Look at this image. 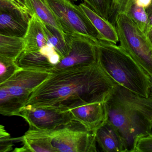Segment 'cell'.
I'll list each match as a JSON object with an SVG mask.
<instances>
[{"label":"cell","mask_w":152,"mask_h":152,"mask_svg":"<svg viewBox=\"0 0 152 152\" xmlns=\"http://www.w3.org/2000/svg\"><path fill=\"white\" fill-rule=\"evenodd\" d=\"M122 12L126 13L140 30L146 33L149 21L145 9L143 7L133 3L126 7Z\"/></svg>","instance_id":"20"},{"label":"cell","mask_w":152,"mask_h":152,"mask_svg":"<svg viewBox=\"0 0 152 152\" xmlns=\"http://www.w3.org/2000/svg\"><path fill=\"white\" fill-rule=\"evenodd\" d=\"M19 140L23 145L13 152H55L48 130L29 129Z\"/></svg>","instance_id":"11"},{"label":"cell","mask_w":152,"mask_h":152,"mask_svg":"<svg viewBox=\"0 0 152 152\" xmlns=\"http://www.w3.org/2000/svg\"><path fill=\"white\" fill-rule=\"evenodd\" d=\"M23 50L22 37L0 34V58L16 61Z\"/></svg>","instance_id":"17"},{"label":"cell","mask_w":152,"mask_h":152,"mask_svg":"<svg viewBox=\"0 0 152 152\" xmlns=\"http://www.w3.org/2000/svg\"><path fill=\"white\" fill-rule=\"evenodd\" d=\"M1 12H20L29 15L22 0H0Z\"/></svg>","instance_id":"23"},{"label":"cell","mask_w":152,"mask_h":152,"mask_svg":"<svg viewBox=\"0 0 152 152\" xmlns=\"http://www.w3.org/2000/svg\"><path fill=\"white\" fill-rule=\"evenodd\" d=\"M146 35L151 43L152 44V28L146 33Z\"/></svg>","instance_id":"29"},{"label":"cell","mask_w":152,"mask_h":152,"mask_svg":"<svg viewBox=\"0 0 152 152\" xmlns=\"http://www.w3.org/2000/svg\"><path fill=\"white\" fill-rule=\"evenodd\" d=\"M93 133L103 151L127 152L123 139L107 120Z\"/></svg>","instance_id":"12"},{"label":"cell","mask_w":152,"mask_h":152,"mask_svg":"<svg viewBox=\"0 0 152 152\" xmlns=\"http://www.w3.org/2000/svg\"><path fill=\"white\" fill-rule=\"evenodd\" d=\"M97 64L115 84L134 93L148 98L151 90L150 75L121 46L95 39Z\"/></svg>","instance_id":"3"},{"label":"cell","mask_w":152,"mask_h":152,"mask_svg":"<svg viewBox=\"0 0 152 152\" xmlns=\"http://www.w3.org/2000/svg\"></svg>","instance_id":"34"},{"label":"cell","mask_w":152,"mask_h":152,"mask_svg":"<svg viewBox=\"0 0 152 152\" xmlns=\"http://www.w3.org/2000/svg\"><path fill=\"white\" fill-rule=\"evenodd\" d=\"M105 102H96L68 109L74 120L94 132L107 120Z\"/></svg>","instance_id":"10"},{"label":"cell","mask_w":152,"mask_h":152,"mask_svg":"<svg viewBox=\"0 0 152 152\" xmlns=\"http://www.w3.org/2000/svg\"><path fill=\"white\" fill-rule=\"evenodd\" d=\"M129 0H116L114 5V18L115 19L117 14L121 12L122 8Z\"/></svg>","instance_id":"26"},{"label":"cell","mask_w":152,"mask_h":152,"mask_svg":"<svg viewBox=\"0 0 152 152\" xmlns=\"http://www.w3.org/2000/svg\"><path fill=\"white\" fill-rule=\"evenodd\" d=\"M117 85L97 62L63 70L52 73L39 85L26 105L68 110L91 103L105 102Z\"/></svg>","instance_id":"1"},{"label":"cell","mask_w":152,"mask_h":152,"mask_svg":"<svg viewBox=\"0 0 152 152\" xmlns=\"http://www.w3.org/2000/svg\"><path fill=\"white\" fill-rule=\"evenodd\" d=\"M24 50L22 52L39 51L48 44L43 22L36 14L30 16L26 31L22 37Z\"/></svg>","instance_id":"13"},{"label":"cell","mask_w":152,"mask_h":152,"mask_svg":"<svg viewBox=\"0 0 152 152\" xmlns=\"http://www.w3.org/2000/svg\"><path fill=\"white\" fill-rule=\"evenodd\" d=\"M132 152H152V134L137 138Z\"/></svg>","instance_id":"24"},{"label":"cell","mask_w":152,"mask_h":152,"mask_svg":"<svg viewBox=\"0 0 152 152\" xmlns=\"http://www.w3.org/2000/svg\"><path fill=\"white\" fill-rule=\"evenodd\" d=\"M145 11L147 13L148 21H149L148 28H147V31H146L147 32L152 28V1L151 4L145 9Z\"/></svg>","instance_id":"27"},{"label":"cell","mask_w":152,"mask_h":152,"mask_svg":"<svg viewBox=\"0 0 152 152\" xmlns=\"http://www.w3.org/2000/svg\"><path fill=\"white\" fill-rule=\"evenodd\" d=\"M115 1H116V0H113V8H114V4H115ZM113 10H114V9H113Z\"/></svg>","instance_id":"31"},{"label":"cell","mask_w":152,"mask_h":152,"mask_svg":"<svg viewBox=\"0 0 152 152\" xmlns=\"http://www.w3.org/2000/svg\"><path fill=\"white\" fill-rule=\"evenodd\" d=\"M19 142V137L11 138L10 136L0 138V152H10L13 150L14 143Z\"/></svg>","instance_id":"25"},{"label":"cell","mask_w":152,"mask_h":152,"mask_svg":"<svg viewBox=\"0 0 152 152\" xmlns=\"http://www.w3.org/2000/svg\"><path fill=\"white\" fill-rule=\"evenodd\" d=\"M43 25L48 43L53 46L61 59L67 55L70 50V47L65 39V33L53 26L43 22Z\"/></svg>","instance_id":"18"},{"label":"cell","mask_w":152,"mask_h":152,"mask_svg":"<svg viewBox=\"0 0 152 152\" xmlns=\"http://www.w3.org/2000/svg\"><path fill=\"white\" fill-rule=\"evenodd\" d=\"M1 12H1V11H0V13H1Z\"/></svg>","instance_id":"33"},{"label":"cell","mask_w":152,"mask_h":152,"mask_svg":"<svg viewBox=\"0 0 152 152\" xmlns=\"http://www.w3.org/2000/svg\"><path fill=\"white\" fill-rule=\"evenodd\" d=\"M48 130L55 152H97L94 133L78 122Z\"/></svg>","instance_id":"6"},{"label":"cell","mask_w":152,"mask_h":152,"mask_svg":"<svg viewBox=\"0 0 152 152\" xmlns=\"http://www.w3.org/2000/svg\"><path fill=\"white\" fill-rule=\"evenodd\" d=\"M20 69L15 61L0 58V85L8 81Z\"/></svg>","instance_id":"22"},{"label":"cell","mask_w":152,"mask_h":152,"mask_svg":"<svg viewBox=\"0 0 152 152\" xmlns=\"http://www.w3.org/2000/svg\"><path fill=\"white\" fill-rule=\"evenodd\" d=\"M25 106L18 98L12 95L3 87L0 86V114L5 116H19Z\"/></svg>","instance_id":"19"},{"label":"cell","mask_w":152,"mask_h":152,"mask_svg":"<svg viewBox=\"0 0 152 152\" xmlns=\"http://www.w3.org/2000/svg\"><path fill=\"white\" fill-rule=\"evenodd\" d=\"M65 37L70 47L69 52L54 66L51 70L52 73L96 63V51L93 40L83 36L66 33Z\"/></svg>","instance_id":"8"},{"label":"cell","mask_w":152,"mask_h":152,"mask_svg":"<svg viewBox=\"0 0 152 152\" xmlns=\"http://www.w3.org/2000/svg\"><path fill=\"white\" fill-rule=\"evenodd\" d=\"M114 26L120 46L152 76V44L146 34L123 12L117 14Z\"/></svg>","instance_id":"4"},{"label":"cell","mask_w":152,"mask_h":152,"mask_svg":"<svg viewBox=\"0 0 152 152\" xmlns=\"http://www.w3.org/2000/svg\"><path fill=\"white\" fill-rule=\"evenodd\" d=\"M71 1H79V0H71Z\"/></svg>","instance_id":"32"},{"label":"cell","mask_w":152,"mask_h":152,"mask_svg":"<svg viewBox=\"0 0 152 152\" xmlns=\"http://www.w3.org/2000/svg\"><path fill=\"white\" fill-rule=\"evenodd\" d=\"M79 6L97 30L99 35V40L117 44L119 39L115 26L98 15L85 3L80 4Z\"/></svg>","instance_id":"15"},{"label":"cell","mask_w":152,"mask_h":152,"mask_svg":"<svg viewBox=\"0 0 152 152\" xmlns=\"http://www.w3.org/2000/svg\"><path fill=\"white\" fill-rule=\"evenodd\" d=\"M150 79H151V90H150V95H149V97L151 99H152V76L150 75Z\"/></svg>","instance_id":"30"},{"label":"cell","mask_w":152,"mask_h":152,"mask_svg":"<svg viewBox=\"0 0 152 152\" xmlns=\"http://www.w3.org/2000/svg\"><path fill=\"white\" fill-rule=\"evenodd\" d=\"M52 74L49 71L21 68L0 86L6 88L25 105L31 93Z\"/></svg>","instance_id":"9"},{"label":"cell","mask_w":152,"mask_h":152,"mask_svg":"<svg viewBox=\"0 0 152 152\" xmlns=\"http://www.w3.org/2000/svg\"><path fill=\"white\" fill-rule=\"evenodd\" d=\"M83 1L88 6L102 18L110 21V20H112V22L114 25V10L113 0Z\"/></svg>","instance_id":"21"},{"label":"cell","mask_w":152,"mask_h":152,"mask_svg":"<svg viewBox=\"0 0 152 152\" xmlns=\"http://www.w3.org/2000/svg\"><path fill=\"white\" fill-rule=\"evenodd\" d=\"M107 121L132 152L137 138L152 134V99L117 85L105 102Z\"/></svg>","instance_id":"2"},{"label":"cell","mask_w":152,"mask_h":152,"mask_svg":"<svg viewBox=\"0 0 152 152\" xmlns=\"http://www.w3.org/2000/svg\"><path fill=\"white\" fill-rule=\"evenodd\" d=\"M15 62L21 68L49 72H50L54 67L48 57L40 51L22 52Z\"/></svg>","instance_id":"16"},{"label":"cell","mask_w":152,"mask_h":152,"mask_svg":"<svg viewBox=\"0 0 152 152\" xmlns=\"http://www.w3.org/2000/svg\"><path fill=\"white\" fill-rule=\"evenodd\" d=\"M63 32L99 40V35L79 5L69 0H45Z\"/></svg>","instance_id":"5"},{"label":"cell","mask_w":152,"mask_h":152,"mask_svg":"<svg viewBox=\"0 0 152 152\" xmlns=\"http://www.w3.org/2000/svg\"><path fill=\"white\" fill-rule=\"evenodd\" d=\"M30 16L21 12L0 13V34L23 37Z\"/></svg>","instance_id":"14"},{"label":"cell","mask_w":152,"mask_h":152,"mask_svg":"<svg viewBox=\"0 0 152 152\" xmlns=\"http://www.w3.org/2000/svg\"><path fill=\"white\" fill-rule=\"evenodd\" d=\"M10 134L6 131L4 126L0 125V138L10 136Z\"/></svg>","instance_id":"28"},{"label":"cell","mask_w":152,"mask_h":152,"mask_svg":"<svg viewBox=\"0 0 152 152\" xmlns=\"http://www.w3.org/2000/svg\"><path fill=\"white\" fill-rule=\"evenodd\" d=\"M19 117L24 118L32 129L53 130L76 122L68 110L50 107L26 105L20 109Z\"/></svg>","instance_id":"7"}]
</instances>
